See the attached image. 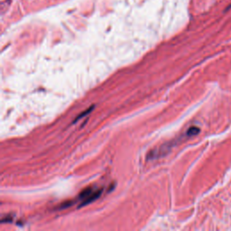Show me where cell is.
Here are the masks:
<instances>
[{
    "label": "cell",
    "instance_id": "4",
    "mask_svg": "<svg viewBox=\"0 0 231 231\" xmlns=\"http://www.w3.org/2000/svg\"><path fill=\"white\" fill-rule=\"evenodd\" d=\"M200 132V129L198 128V127H195V126H192V127H191L189 130H188V132H187V134L188 135H194L196 134H198Z\"/></svg>",
    "mask_w": 231,
    "mask_h": 231
},
{
    "label": "cell",
    "instance_id": "2",
    "mask_svg": "<svg viewBox=\"0 0 231 231\" xmlns=\"http://www.w3.org/2000/svg\"><path fill=\"white\" fill-rule=\"evenodd\" d=\"M94 189L93 188H86V189H84L81 192H80V194H79V198L81 199V200H85L86 198H88L90 194H92L93 192H94Z\"/></svg>",
    "mask_w": 231,
    "mask_h": 231
},
{
    "label": "cell",
    "instance_id": "1",
    "mask_svg": "<svg viewBox=\"0 0 231 231\" xmlns=\"http://www.w3.org/2000/svg\"><path fill=\"white\" fill-rule=\"evenodd\" d=\"M101 193H102V189L95 190L94 192H93L92 194H90L88 198H86V199L83 200V202H82L79 207H83V206H85V205H88L89 204V203H91L92 201L96 200L98 198H99V196L101 195Z\"/></svg>",
    "mask_w": 231,
    "mask_h": 231
},
{
    "label": "cell",
    "instance_id": "3",
    "mask_svg": "<svg viewBox=\"0 0 231 231\" xmlns=\"http://www.w3.org/2000/svg\"><path fill=\"white\" fill-rule=\"evenodd\" d=\"M93 107H94L92 106V107H89V108H88L87 110H85L84 112H82L81 114H80V115H79V116H77V118H76V119L74 120V123H75V122H76L77 120H79V119H80V118H82L83 116H86V115H88L89 113H90V112H91V111L93 110Z\"/></svg>",
    "mask_w": 231,
    "mask_h": 231
}]
</instances>
